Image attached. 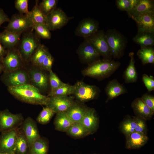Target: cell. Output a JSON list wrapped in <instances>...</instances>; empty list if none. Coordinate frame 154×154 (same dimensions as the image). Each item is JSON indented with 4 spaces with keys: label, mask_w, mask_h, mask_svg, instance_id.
<instances>
[{
    "label": "cell",
    "mask_w": 154,
    "mask_h": 154,
    "mask_svg": "<svg viewBox=\"0 0 154 154\" xmlns=\"http://www.w3.org/2000/svg\"><path fill=\"white\" fill-rule=\"evenodd\" d=\"M92 45L103 59L112 60L105 33L102 30H98L94 34L84 38Z\"/></svg>",
    "instance_id": "5"
},
{
    "label": "cell",
    "mask_w": 154,
    "mask_h": 154,
    "mask_svg": "<svg viewBox=\"0 0 154 154\" xmlns=\"http://www.w3.org/2000/svg\"><path fill=\"white\" fill-rule=\"evenodd\" d=\"M110 52L115 58L123 56L127 43L124 36L115 29H109L105 33Z\"/></svg>",
    "instance_id": "3"
},
{
    "label": "cell",
    "mask_w": 154,
    "mask_h": 154,
    "mask_svg": "<svg viewBox=\"0 0 154 154\" xmlns=\"http://www.w3.org/2000/svg\"><path fill=\"white\" fill-rule=\"evenodd\" d=\"M136 117L137 123L135 131L146 134V125L145 122V120L137 116Z\"/></svg>",
    "instance_id": "46"
},
{
    "label": "cell",
    "mask_w": 154,
    "mask_h": 154,
    "mask_svg": "<svg viewBox=\"0 0 154 154\" xmlns=\"http://www.w3.org/2000/svg\"><path fill=\"white\" fill-rule=\"evenodd\" d=\"M119 62L114 60L100 59L88 64L82 71L83 74L98 79L108 78L119 68Z\"/></svg>",
    "instance_id": "2"
},
{
    "label": "cell",
    "mask_w": 154,
    "mask_h": 154,
    "mask_svg": "<svg viewBox=\"0 0 154 154\" xmlns=\"http://www.w3.org/2000/svg\"><path fill=\"white\" fill-rule=\"evenodd\" d=\"M3 66L1 63H0V74L2 72H3Z\"/></svg>",
    "instance_id": "49"
},
{
    "label": "cell",
    "mask_w": 154,
    "mask_h": 154,
    "mask_svg": "<svg viewBox=\"0 0 154 154\" xmlns=\"http://www.w3.org/2000/svg\"><path fill=\"white\" fill-rule=\"evenodd\" d=\"M74 86L73 94L77 100L82 102L96 98L100 93L99 88L96 86L88 85L82 82H77Z\"/></svg>",
    "instance_id": "8"
},
{
    "label": "cell",
    "mask_w": 154,
    "mask_h": 154,
    "mask_svg": "<svg viewBox=\"0 0 154 154\" xmlns=\"http://www.w3.org/2000/svg\"><path fill=\"white\" fill-rule=\"evenodd\" d=\"M107 96L106 102L127 92L125 88L116 79L109 81L105 89Z\"/></svg>",
    "instance_id": "23"
},
{
    "label": "cell",
    "mask_w": 154,
    "mask_h": 154,
    "mask_svg": "<svg viewBox=\"0 0 154 154\" xmlns=\"http://www.w3.org/2000/svg\"><path fill=\"white\" fill-rule=\"evenodd\" d=\"M32 29L36 33L37 35L39 38L44 39H49L51 36L50 30L47 25L35 24Z\"/></svg>",
    "instance_id": "37"
},
{
    "label": "cell",
    "mask_w": 154,
    "mask_h": 154,
    "mask_svg": "<svg viewBox=\"0 0 154 154\" xmlns=\"http://www.w3.org/2000/svg\"><path fill=\"white\" fill-rule=\"evenodd\" d=\"M23 61L18 50L13 48L9 49L1 62L3 72H11L21 68Z\"/></svg>",
    "instance_id": "10"
},
{
    "label": "cell",
    "mask_w": 154,
    "mask_h": 154,
    "mask_svg": "<svg viewBox=\"0 0 154 154\" xmlns=\"http://www.w3.org/2000/svg\"><path fill=\"white\" fill-rule=\"evenodd\" d=\"M33 23L28 15L15 14L10 19L5 30L18 34L26 31L32 28Z\"/></svg>",
    "instance_id": "6"
},
{
    "label": "cell",
    "mask_w": 154,
    "mask_h": 154,
    "mask_svg": "<svg viewBox=\"0 0 154 154\" xmlns=\"http://www.w3.org/2000/svg\"><path fill=\"white\" fill-rule=\"evenodd\" d=\"M142 80L148 92L154 90V78L153 76H149L144 74L142 76Z\"/></svg>",
    "instance_id": "44"
},
{
    "label": "cell",
    "mask_w": 154,
    "mask_h": 154,
    "mask_svg": "<svg viewBox=\"0 0 154 154\" xmlns=\"http://www.w3.org/2000/svg\"><path fill=\"white\" fill-rule=\"evenodd\" d=\"M138 1L139 0H117L116 3L119 9L128 12L134 7Z\"/></svg>",
    "instance_id": "40"
},
{
    "label": "cell",
    "mask_w": 154,
    "mask_h": 154,
    "mask_svg": "<svg viewBox=\"0 0 154 154\" xmlns=\"http://www.w3.org/2000/svg\"></svg>",
    "instance_id": "51"
},
{
    "label": "cell",
    "mask_w": 154,
    "mask_h": 154,
    "mask_svg": "<svg viewBox=\"0 0 154 154\" xmlns=\"http://www.w3.org/2000/svg\"><path fill=\"white\" fill-rule=\"evenodd\" d=\"M68 134L75 138H80L90 134L80 123H74L66 130Z\"/></svg>",
    "instance_id": "33"
},
{
    "label": "cell",
    "mask_w": 154,
    "mask_h": 154,
    "mask_svg": "<svg viewBox=\"0 0 154 154\" xmlns=\"http://www.w3.org/2000/svg\"><path fill=\"white\" fill-rule=\"evenodd\" d=\"M130 61L129 65L125 70L123 76L125 82L127 83L136 82L138 79V75L135 66L134 53L130 52L129 54Z\"/></svg>",
    "instance_id": "25"
},
{
    "label": "cell",
    "mask_w": 154,
    "mask_h": 154,
    "mask_svg": "<svg viewBox=\"0 0 154 154\" xmlns=\"http://www.w3.org/2000/svg\"><path fill=\"white\" fill-rule=\"evenodd\" d=\"M74 123L66 112L57 113L54 122L55 129L62 132H66Z\"/></svg>",
    "instance_id": "26"
},
{
    "label": "cell",
    "mask_w": 154,
    "mask_h": 154,
    "mask_svg": "<svg viewBox=\"0 0 154 154\" xmlns=\"http://www.w3.org/2000/svg\"><path fill=\"white\" fill-rule=\"evenodd\" d=\"M24 120L21 114H13L8 109L0 111V132L17 129Z\"/></svg>",
    "instance_id": "9"
},
{
    "label": "cell",
    "mask_w": 154,
    "mask_h": 154,
    "mask_svg": "<svg viewBox=\"0 0 154 154\" xmlns=\"http://www.w3.org/2000/svg\"><path fill=\"white\" fill-rule=\"evenodd\" d=\"M18 132L17 129H15L1 133L0 152L15 154V142Z\"/></svg>",
    "instance_id": "12"
},
{
    "label": "cell",
    "mask_w": 154,
    "mask_h": 154,
    "mask_svg": "<svg viewBox=\"0 0 154 154\" xmlns=\"http://www.w3.org/2000/svg\"><path fill=\"white\" fill-rule=\"evenodd\" d=\"M55 114L51 109L48 107H43L42 110L37 118V121L42 124H47L50 121Z\"/></svg>",
    "instance_id": "38"
},
{
    "label": "cell",
    "mask_w": 154,
    "mask_h": 154,
    "mask_svg": "<svg viewBox=\"0 0 154 154\" xmlns=\"http://www.w3.org/2000/svg\"><path fill=\"white\" fill-rule=\"evenodd\" d=\"M74 102L72 98L68 96H49L46 106L51 109L55 114L66 112Z\"/></svg>",
    "instance_id": "15"
},
{
    "label": "cell",
    "mask_w": 154,
    "mask_h": 154,
    "mask_svg": "<svg viewBox=\"0 0 154 154\" xmlns=\"http://www.w3.org/2000/svg\"><path fill=\"white\" fill-rule=\"evenodd\" d=\"M131 18L136 22L138 32L145 31L154 33V13Z\"/></svg>",
    "instance_id": "18"
},
{
    "label": "cell",
    "mask_w": 154,
    "mask_h": 154,
    "mask_svg": "<svg viewBox=\"0 0 154 154\" xmlns=\"http://www.w3.org/2000/svg\"><path fill=\"white\" fill-rule=\"evenodd\" d=\"M133 40L141 48L153 46L154 45V33L147 32H138Z\"/></svg>",
    "instance_id": "28"
},
{
    "label": "cell",
    "mask_w": 154,
    "mask_h": 154,
    "mask_svg": "<svg viewBox=\"0 0 154 154\" xmlns=\"http://www.w3.org/2000/svg\"><path fill=\"white\" fill-rule=\"evenodd\" d=\"M5 49L0 42V63H1L2 60L7 53Z\"/></svg>",
    "instance_id": "48"
},
{
    "label": "cell",
    "mask_w": 154,
    "mask_h": 154,
    "mask_svg": "<svg viewBox=\"0 0 154 154\" xmlns=\"http://www.w3.org/2000/svg\"><path fill=\"white\" fill-rule=\"evenodd\" d=\"M86 108L74 102L66 113L73 122L79 123L84 116Z\"/></svg>",
    "instance_id": "27"
},
{
    "label": "cell",
    "mask_w": 154,
    "mask_h": 154,
    "mask_svg": "<svg viewBox=\"0 0 154 154\" xmlns=\"http://www.w3.org/2000/svg\"><path fill=\"white\" fill-rule=\"evenodd\" d=\"M10 19L7 15L5 13L3 10L0 8V27L5 22L9 21Z\"/></svg>",
    "instance_id": "47"
},
{
    "label": "cell",
    "mask_w": 154,
    "mask_h": 154,
    "mask_svg": "<svg viewBox=\"0 0 154 154\" xmlns=\"http://www.w3.org/2000/svg\"><path fill=\"white\" fill-rule=\"evenodd\" d=\"M137 55L144 65L154 63V49L152 46L141 48Z\"/></svg>",
    "instance_id": "31"
},
{
    "label": "cell",
    "mask_w": 154,
    "mask_h": 154,
    "mask_svg": "<svg viewBox=\"0 0 154 154\" xmlns=\"http://www.w3.org/2000/svg\"><path fill=\"white\" fill-rule=\"evenodd\" d=\"M49 52L47 48L41 44L33 54L30 60L33 65L40 69L44 59Z\"/></svg>",
    "instance_id": "30"
},
{
    "label": "cell",
    "mask_w": 154,
    "mask_h": 154,
    "mask_svg": "<svg viewBox=\"0 0 154 154\" xmlns=\"http://www.w3.org/2000/svg\"><path fill=\"white\" fill-rule=\"evenodd\" d=\"M54 58L49 52L44 59L40 69L48 72L52 70Z\"/></svg>",
    "instance_id": "43"
},
{
    "label": "cell",
    "mask_w": 154,
    "mask_h": 154,
    "mask_svg": "<svg viewBox=\"0 0 154 154\" xmlns=\"http://www.w3.org/2000/svg\"><path fill=\"white\" fill-rule=\"evenodd\" d=\"M0 154H10L7 153H5L0 152Z\"/></svg>",
    "instance_id": "50"
},
{
    "label": "cell",
    "mask_w": 154,
    "mask_h": 154,
    "mask_svg": "<svg viewBox=\"0 0 154 154\" xmlns=\"http://www.w3.org/2000/svg\"><path fill=\"white\" fill-rule=\"evenodd\" d=\"M137 123L136 117L133 118H128L124 121L121 126L122 132L126 136L135 131Z\"/></svg>",
    "instance_id": "36"
},
{
    "label": "cell",
    "mask_w": 154,
    "mask_h": 154,
    "mask_svg": "<svg viewBox=\"0 0 154 154\" xmlns=\"http://www.w3.org/2000/svg\"><path fill=\"white\" fill-rule=\"evenodd\" d=\"M90 133L95 132L98 128L99 120L95 110L87 107L84 116L79 123Z\"/></svg>",
    "instance_id": "19"
},
{
    "label": "cell",
    "mask_w": 154,
    "mask_h": 154,
    "mask_svg": "<svg viewBox=\"0 0 154 154\" xmlns=\"http://www.w3.org/2000/svg\"><path fill=\"white\" fill-rule=\"evenodd\" d=\"M77 53L82 62L88 64L99 60L100 56L86 40L80 44Z\"/></svg>",
    "instance_id": "11"
},
{
    "label": "cell",
    "mask_w": 154,
    "mask_h": 154,
    "mask_svg": "<svg viewBox=\"0 0 154 154\" xmlns=\"http://www.w3.org/2000/svg\"><path fill=\"white\" fill-rule=\"evenodd\" d=\"M99 25L98 22L93 19H85L79 23L75 31V34L84 38L88 37L98 30Z\"/></svg>",
    "instance_id": "16"
},
{
    "label": "cell",
    "mask_w": 154,
    "mask_h": 154,
    "mask_svg": "<svg viewBox=\"0 0 154 154\" xmlns=\"http://www.w3.org/2000/svg\"><path fill=\"white\" fill-rule=\"evenodd\" d=\"M22 125V130L30 148L34 142L40 137L36 123L32 118L28 117L23 121Z\"/></svg>",
    "instance_id": "17"
},
{
    "label": "cell",
    "mask_w": 154,
    "mask_h": 154,
    "mask_svg": "<svg viewBox=\"0 0 154 154\" xmlns=\"http://www.w3.org/2000/svg\"><path fill=\"white\" fill-rule=\"evenodd\" d=\"M21 35L5 29L0 33V42L5 48H12L19 42Z\"/></svg>",
    "instance_id": "24"
},
{
    "label": "cell",
    "mask_w": 154,
    "mask_h": 154,
    "mask_svg": "<svg viewBox=\"0 0 154 154\" xmlns=\"http://www.w3.org/2000/svg\"><path fill=\"white\" fill-rule=\"evenodd\" d=\"M143 102L154 112V97L150 94L145 93L141 98Z\"/></svg>",
    "instance_id": "45"
},
{
    "label": "cell",
    "mask_w": 154,
    "mask_h": 154,
    "mask_svg": "<svg viewBox=\"0 0 154 154\" xmlns=\"http://www.w3.org/2000/svg\"><path fill=\"white\" fill-rule=\"evenodd\" d=\"M20 41L18 50L23 60L30 59L36 49L41 44L38 37L32 31L25 33Z\"/></svg>",
    "instance_id": "4"
},
{
    "label": "cell",
    "mask_w": 154,
    "mask_h": 154,
    "mask_svg": "<svg viewBox=\"0 0 154 154\" xmlns=\"http://www.w3.org/2000/svg\"><path fill=\"white\" fill-rule=\"evenodd\" d=\"M36 67L31 69L28 73L30 83L40 92L44 91L48 86L49 75L43 71V70Z\"/></svg>",
    "instance_id": "14"
},
{
    "label": "cell",
    "mask_w": 154,
    "mask_h": 154,
    "mask_svg": "<svg viewBox=\"0 0 154 154\" xmlns=\"http://www.w3.org/2000/svg\"><path fill=\"white\" fill-rule=\"evenodd\" d=\"M1 80L8 87L30 84L28 73L21 68L11 72H3Z\"/></svg>",
    "instance_id": "7"
},
{
    "label": "cell",
    "mask_w": 154,
    "mask_h": 154,
    "mask_svg": "<svg viewBox=\"0 0 154 154\" xmlns=\"http://www.w3.org/2000/svg\"><path fill=\"white\" fill-rule=\"evenodd\" d=\"M8 90L17 99L29 104L46 106L49 100V97L42 94L38 88L31 84L9 87Z\"/></svg>",
    "instance_id": "1"
},
{
    "label": "cell",
    "mask_w": 154,
    "mask_h": 154,
    "mask_svg": "<svg viewBox=\"0 0 154 154\" xmlns=\"http://www.w3.org/2000/svg\"><path fill=\"white\" fill-rule=\"evenodd\" d=\"M57 0H43L39 4V6L46 16L56 8Z\"/></svg>",
    "instance_id": "39"
},
{
    "label": "cell",
    "mask_w": 154,
    "mask_h": 154,
    "mask_svg": "<svg viewBox=\"0 0 154 154\" xmlns=\"http://www.w3.org/2000/svg\"><path fill=\"white\" fill-rule=\"evenodd\" d=\"M33 22L35 24L47 25L46 16L43 13L40 8L38 1H36L35 4L28 15Z\"/></svg>",
    "instance_id": "29"
},
{
    "label": "cell",
    "mask_w": 154,
    "mask_h": 154,
    "mask_svg": "<svg viewBox=\"0 0 154 154\" xmlns=\"http://www.w3.org/2000/svg\"><path fill=\"white\" fill-rule=\"evenodd\" d=\"M30 154H47L48 145L45 140L41 138L36 140L30 148Z\"/></svg>",
    "instance_id": "34"
},
{
    "label": "cell",
    "mask_w": 154,
    "mask_h": 154,
    "mask_svg": "<svg viewBox=\"0 0 154 154\" xmlns=\"http://www.w3.org/2000/svg\"><path fill=\"white\" fill-rule=\"evenodd\" d=\"M127 13L130 17L147 13H154V1L139 0L138 3L134 7Z\"/></svg>",
    "instance_id": "22"
},
{
    "label": "cell",
    "mask_w": 154,
    "mask_h": 154,
    "mask_svg": "<svg viewBox=\"0 0 154 154\" xmlns=\"http://www.w3.org/2000/svg\"><path fill=\"white\" fill-rule=\"evenodd\" d=\"M49 83L50 88L49 92H51L58 88L64 82L60 80L57 75L52 70L49 71Z\"/></svg>",
    "instance_id": "41"
},
{
    "label": "cell",
    "mask_w": 154,
    "mask_h": 154,
    "mask_svg": "<svg viewBox=\"0 0 154 154\" xmlns=\"http://www.w3.org/2000/svg\"><path fill=\"white\" fill-rule=\"evenodd\" d=\"M15 154H16L15 153Z\"/></svg>",
    "instance_id": "52"
},
{
    "label": "cell",
    "mask_w": 154,
    "mask_h": 154,
    "mask_svg": "<svg viewBox=\"0 0 154 154\" xmlns=\"http://www.w3.org/2000/svg\"><path fill=\"white\" fill-rule=\"evenodd\" d=\"M74 86L64 83L54 91L49 92L47 96H67L73 94Z\"/></svg>",
    "instance_id": "35"
},
{
    "label": "cell",
    "mask_w": 154,
    "mask_h": 154,
    "mask_svg": "<svg viewBox=\"0 0 154 154\" xmlns=\"http://www.w3.org/2000/svg\"><path fill=\"white\" fill-rule=\"evenodd\" d=\"M131 107L136 116L145 121L150 119L153 115L154 112L143 102L141 98L135 99L131 103Z\"/></svg>",
    "instance_id": "21"
},
{
    "label": "cell",
    "mask_w": 154,
    "mask_h": 154,
    "mask_svg": "<svg viewBox=\"0 0 154 154\" xmlns=\"http://www.w3.org/2000/svg\"><path fill=\"white\" fill-rule=\"evenodd\" d=\"M70 19L61 9L56 8L46 16L47 25L50 31L55 30L66 25Z\"/></svg>",
    "instance_id": "13"
},
{
    "label": "cell",
    "mask_w": 154,
    "mask_h": 154,
    "mask_svg": "<svg viewBox=\"0 0 154 154\" xmlns=\"http://www.w3.org/2000/svg\"><path fill=\"white\" fill-rule=\"evenodd\" d=\"M28 0H16L15 1V6L19 14L28 15L29 11L28 9Z\"/></svg>",
    "instance_id": "42"
},
{
    "label": "cell",
    "mask_w": 154,
    "mask_h": 154,
    "mask_svg": "<svg viewBox=\"0 0 154 154\" xmlns=\"http://www.w3.org/2000/svg\"><path fill=\"white\" fill-rule=\"evenodd\" d=\"M126 136L125 147L128 149L140 148L147 143L148 139L146 134L135 131Z\"/></svg>",
    "instance_id": "20"
},
{
    "label": "cell",
    "mask_w": 154,
    "mask_h": 154,
    "mask_svg": "<svg viewBox=\"0 0 154 154\" xmlns=\"http://www.w3.org/2000/svg\"><path fill=\"white\" fill-rule=\"evenodd\" d=\"M29 147L27 139L24 133L18 132L15 147L16 154H26Z\"/></svg>",
    "instance_id": "32"
}]
</instances>
